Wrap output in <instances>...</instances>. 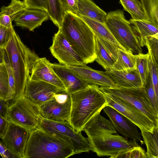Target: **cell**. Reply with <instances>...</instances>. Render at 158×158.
I'll list each match as a JSON object with an SVG mask.
<instances>
[{"label": "cell", "mask_w": 158, "mask_h": 158, "mask_svg": "<svg viewBox=\"0 0 158 158\" xmlns=\"http://www.w3.org/2000/svg\"><path fill=\"white\" fill-rule=\"evenodd\" d=\"M71 109L68 123L76 131H81L86 124L107 106L99 86L89 84L85 88L70 94Z\"/></svg>", "instance_id": "obj_1"}, {"label": "cell", "mask_w": 158, "mask_h": 158, "mask_svg": "<svg viewBox=\"0 0 158 158\" xmlns=\"http://www.w3.org/2000/svg\"><path fill=\"white\" fill-rule=\"evenodd\" d=\"M4 48L8 57L14 76L15 99L24 94L33 64L39 57L22 41L12 24L9 40Z\"/></svg>", "instance_id": "obj_2"}, {"label": "cell", "mask_w": 158, "mask_h": 158, "mask_svg": "<svg viewBox=\"0 0 158 158\" xmlns=\"http://www.w3.org/2000/svg\"><path fill=\"white\" fill-rule=\"evenodd\" d=\"M60 27L68 41L85 64L95 60V35L81 17L70 12H65Z\"/></svg>", "instance_id": "obj_3"}, {"label": "cell", "mask_w": 158, "mask_h": 158, "mask_svg": "<svg viewBox=\"0 0 158 158\" xmlns=\"http://www.w3.org/2000/svg\"><path fill=\"white\" fill-rule=\"evenodd\" d=\"M74 154L66 142L37 128L30 132L24 158H66Z\"/></svg>", "instance_id": "obj_4"}, {"label": "cell", "mask_w": 158, "mask_h": 158, "mask_svg": "<svg viewBox=\"0 0 158 158\" xmlns=\"http://www.w3.org/2000/svg\"><path fill=\"white\" fill-rule=\"evenodd\" d=\"M105 24L115 39L125 51L134 55L142 50L129 20L123 10L118 9L107 13Z\"/></svg>", "instance_id": "obj_5"}, {"label": "cell", "mask_w": 158, "mask_h": 158, "mask_svg": "<svg viewBox=\"0 0 158 158\" xmlns=\"http://www.w3.org/2000/svg\"><path fill=\"white\" fill-rule=\"evenodd\" d=\"M38 128L66 142L73 149L75 154L90 151L87 138L81 131L74 130L67 121H56L40 116Z\"/></svg>", "instance_id": "obj_6"}, {"label": "cell", "mask_w": 158, "mask_h": 158, "mask_svg": "<svg viewBox=\"0 0 158 158\" xmlns=\"http://www.w3.org/2000/svg\"><path fill=\"white\" fill-rule=\"evenodd\" d=\"M9 105L7 119L28 130L37 129L41 116L39 106L23 95L13 99Z\"/></svg>", "instance_id": "obj_7"}, {"label": "cell", "mask_w": 158, "mask_h": 158, "mask_svg": "<svg viewBox=\"0 0 158 158\" xmlns=\"http://www.w3.org/2000/svg\"><path fill=\"white\" fill-rule=\"evenodd\" d=\"M101 91L121 98L139 110L158 127V114L155 111L143 87H100Z\"/></svg>", "instance_id": "obj_8"}, {"label": "cell", "mask_w": 158, "mask_h": 158, "mask_svg": "<svg viewBox=\"0 0 158 158\" xmlns=\"http://www.w3.org/2000/svg\"><path fill=\"white\" fill-rule=\"evenodd\" d=\"M90 150L98 156H110L115 158L117 155L132 148L138 146L137 142L118 135L106 134L98 137L87 138Z\"/></svg>", "instance_id": "obj_9"}, {"label": "cell", "mask_w": 158, "mask_h": 158, "mask_svg": "<svg viewBox=\"0 0 158 158\" xmlns=\"http://www.w3.org/2000/svg\"><path fill=\"white\" fill-rule=\"evenodd\" d=\"M101 91L107 102V106L111 107L125 116L139 127L140 130L153 132L156 126L146 116L121 98L109 93Z\"/></svg>", "instance_id": "obj_10"}, {"label": "cell", "mask_w": 158, "mask_h": 158, "mask_svg": "<svg viewBox=\"0 0 158 158\" xmlns=\"http://www.w3.org/2000/svg\"><path fill=\"white\" fill-rule=\"evenodd\" d=\"M39 107L43 117L53 121L68 122L71 109L70 94L66 91H61Z\"/></svg>", "instance_id": "obj_11"}, {"label": "cell", "mask_w": 158, "mask_h": 158, "mask_svg": "<svg viewBox=\"0 0 158 158\" xmlns=\"http://www.w3.org/2000/svg\"><path fill=\"white\" fill-rule=\"evenodd\" d=\"M53 37L50 50L60 64L66 66L85 64L82 58L76 52L68 40L61 27Z\"/></svg>", "instance_id": "obj_12"}, {"label": "cell", "mask_w": 158, "mask_h": 158, "mask_svg": "<svg viewBox=\"0 0 158 158\" xmlns=\"http://www.w3.org/2000/svg\"><path fill=\"white\" fill-rule=\"evenodd\" d=\"M30 132L22 126L8 121L7 129L1 139L15 158H24Z\"/></svg>", "instance_id": "obj_13"}, {"label": "cell", "mask_w": 158, "mask_h": 158, "mask_svg": "<svg viewBox=\"0 0 158 158\" xmlns=\"http://www.w3.org/2000/svg\"><path fill=\"white\" fill-rule=\"evenodd\" d=\"M57 87L42 81L29 78L27 83L23 95L38 106L53 98L61 91Z\"/></svg>", "instance_id": "obj_14"}, {"label": "cell", "mask_w": 158, "mask_h": 158, "mask_svg": "<svg viewBox=\"0 0 158 158\" xmlns=\"http://www.w3.org/2000/svg\"><path fill=\"white\" fill-rule=\"evenodd\" d=\"M117 131L126 138L143 143L137 126L114 108L106 106L103 109Z\"/></svg>", "instance_id": "obj_15"}, {"label": "cell", "mask_w": 158, "mask_h": 158, "mask_svg": "<svg viewBox=\"0 0 158 158\" xmlns=\"http://www.w3.org/2000/svg\"><path fill=\"white\" fill-rule=\"evenodd\" d=\"M45 57H38L33 64L29 78L52 84L62 91L66 90L64 85L50 66Z\"/></svg>", "instance_id": "obj_16"}, {"label": "cell", "mask_w": 158, "mask_h": 158, "mask_svg": "<svg viewBox=\"0 0 158 158\" xmlns=\"http://www.w3.org/2000/svg\"><path fill=\"white\" fill-rule=\"evenodd\" d=\"M50 66L70 94L85 88L89 85L67 66L50 63Z\"/></svg>", "instance_id": "obj_17"}, {"label": "cell", "mask_w": 158, "mask_h": 158, "mask_svg": "<svg viewBox=\"0 0 158 158\" xmlns=\"http://www.w3.org/2000/svg\"><path fill=\"white\" fill-rule=\"evenodd\" d=\"M67 66L89 84L106 87L116 86L105 72L94 69L86 64L81 66Z\"/></svg>", "instance_id": "obj_18"}, {"label": "cell", "mask_w": 158, "mask_h": 158, "mask_svg": "<svg viewBox=\"0 0 158 158\" xmlns=\"http://www.w3.org/2000/svg\"><path fill=\"white\" fill-rule=\"evenodd\" d=\"M49 18L48 13L45 11L27 8L14 21L16 26L33 31Z\"/></svg>", "instance_id": "obj_19"}, {"label": "cell", "mask_w": 158, "mask_h": 158, "mask_svg": "<svg viewBox=\"0 0 158 158\" xmlns=\"http://www.w3.org/2000/svg\"><path fill=\"white\" fill-rule=\"evenodd\" d=\"M105 72L116 86L123 87H142V81L136 69L131 70H118L112 68L106 70Z\"/></svg>", "instance_id": "obj_20"}, {"label": "cell", "mask_w": 158, "mask_h": 158, "mask_svg": "<svg viewBox=\"0 0 158 158\" xmlns=\"http://www.w3.org/2000/svg\"><path fill=\"white\" fill-rule=\"evenodd\" d=\"M83 131L86 133L87 138L117 133L111 121L102 116L100 113L97 114L89 120L85 126Z\"/></svg>", "instance_id": "obj_21"}, {"label": "cell", "mask_w": 158, "mask_h": 158, "mask_svg": "<svg viewBox=\"0 0 158 158\" xmlns=\"http://www.w3.org/2000/svg\"><path fill=\"white\" fill-rule=\"evenodd\" d=\"M27 8L23 0H11L7 6H3L0 9V24L7 28L10 27L12 22Z\"/></svg>", "instance_id": "obj_22"}, {"label": "cell", "mask_w": 158, "mask_h": 158, "mask_svg": "<svg viewBox=\"0 0 158 158\" xmlns=\"http://www.w3.org/2000/svg\"><path fill=\"white\" fill-rule=\"evenodd\" d=\"M129 21L141 47L145 45L147 37L158 34V26L148 21L132 19Z\"/></svg>", "instance_id": "obj_23"}, {"label": "cell", "mask_w": 158, "mask_h": 158, "mask_svg": "<svg viewBox=\"0 0 158 158\" xmlns=\"http://www.w3.org/2000/svg\"><path fill=\"white\" fill-rule=\"evenodd\" d=\"M78 13L105 24L107 13L92 0H78Z\"/></svg>", "instance_id": "obj_24"}, {"label": "cell", "mask_w": 158, "mask_h": 158, "mask_svg": "<svg viewBox=\"0 0 158 158\" xmlns=\"http://www.w3.org/2000/svg\"><path fill=\"white\" fill-rule=\"evenodd\" d=\"M79 16L89 26L95 35L99 38H103L112 42L125 51L115 39L105 24L82 15Z\"/></svg>", "instance_id": "obj_25"}, {"label": "cell", "mask_w": 158, "mask_h": 158, "mask_svg": "<svg viewBox=\"0 0 158 158\" xmlns=\"http://www.w3.org/2000/svg\"><path fill=\"white\" fill-rule=\"evenodd\" d=\"M95 60L106 70L112 68L115 60L111 53L95 35Z\"/></svg>", "instance_id": "obj_26"}, {"label": "cell", "mask_w": 158, "mask_h": 158, "mask_svg": "<svg viewBox=\"0 0 158 158\" xmlns=\"http://www.w3.org/2000/svg\"><path fill=\"white\" fill-rule=\"evenodd\" d=\"M112 69L118 70H131L136 69L135 55L118 48L117 58Z\"/></svg>", "instance_id": "obj_27"}, {"label": "cell", "mask_w": 158, "mask_h": 158, "mask_svg": "<svg viewBox=\"0 0 158 158\" xmlns=\"http://www.w3.org/2000/svg\"><path fill=\"white\" fill-rule=\"evenodd\" d=\"M141 134L146 144L148 158H158V127L155 126L152 132L141 130Z\"/></svg>", "instance_id": "obj_28"}, {"label": "cell", "mask_w": 158, "mask_h": 158, "mask_svg": "<svg viewBox=\"0 0 158 158\" xmlns=\"http://www.w3.org/2000/svg\"><path fill=\"white\" fill-rule=\"evenodd\" d=\"M119 3L124 10L130 14L132 19L148 21L139 0H119Z\"/></svg>", "instance_id": "obj_29"}, {"label": "cell", "mask_w": 158, "mask_h": 158, "mask_svg": "<svg viewBox=\"0 0 158 158\" xmlns=\"http://www.w3.org/2000/svg\"><path fill=\"white\" fill-rule=\"evenodd\" d=\"M50 19L58 28L60 27L64 13L60 0H48Z\"/></svg>", "instance_id": "obj_30"}, {"label": "cell", "mask_w": 158, "mask_h": 158, "mask_svg": "<svg viewBox=\"0 0 158 158\" xmlns=\"http://www.w3.org/2000/svg\"><path fill=\"white\" fill-rule=\"evenodd\" d=\"M148 21L158 26V0H140Z\"/></svg>", "instance_id": "obj_31"}, {"label": "cell", "mask_w": 158, "mask_h": 158, "mask_svg": "<svg viewBox=\"0 0 158 158\" xmlns=\"http://www.w3.org/2000/svg\"><path fill=\"white\" fill-rule=\"evenodd\" d=\"M136 68L139 74L142 83V87L145 84L149 73V55L148 53H139L135 55Z\"/></svg>", "instance_id": "obj_32"}, {"label": "cell", "mask_w": 158, "mask_h": 158, "mask_svg": "<svg viewBox=\"0 0 158 158\" xmlns=\"http://www.w3.org/2000/svg\"><path fill=\"white\" fill-rule=\"evenodd\" d=\"M3 60L6 67L8 75V89L6 100L9 101L14 98L15 81L10 62L7 54L4 48Z\"/></svg>", "instance_id": "obj_33"}, {"label": "cell", "mask_w": 158, "mask_h": 158, "mask_svg": "<svg viewBox=\"0 0 158 158\" xmlns=\"http://www.w3.org/2000/svg\"><path fill=\"white\" fill-rule=\"evenodd\" d=\"M145 41L150 57L158 67V34L147 37Z\"/></svg>", "instance_id": "obj_34"}, {"label": "cell", "mask_w": 158, "mask_h": 158, "mask_svg": "<svg viewBox=\"0 0 158 158\" xmlns=\"http://www.w3.org/2000/svg\"><path fill=\"white\" fill-rule=\"evenodd\" d=\"M143 87L152 108L155 112L158 114V99L156 96L149 72Z\"/></svg>", "instance_id": "obj_35"}, {"label": "cell", "mask_w": 158, "mask_h": 158, "mask_svg": "<svg viewBox=\"0 0 158 158\" xmlns=\"http://www.w3.org/2000/svg\"><path fill=\"white\" fill-rule=\"evenodd\" d=\"M8 89V75L5 64H0V96L6 100Z\"/></svg>", "instance_id": "obj_36"}, {"label": "cell", "mask_w": 158, "mask_h": 158, "mask_svg": "<svg viewBox=\"0 0 158 158\" xmlns=\"http://www.w3.org/2000/svg\"><path fill=\"white\" fill-rule=\"evenodd\" d=\"M116 158H147V156L144 150L138 145L117 155Z\"/></svg>", "instance_id": "obj_37"}, {"label": "cell", "mask_w": 158, "mask_h": 158, "mask_svg": "<svg viewBox=\"0 0 158 158\" xmlns=\"http://www.w3.org/2000/svg\"><path fill=\"white\" fill-rule=\"evenodd\" d=\"M149 69L156 98L158 99V67L150 57Z\"/></svg>", "instance_id": "obj_38"}, {"label": "cell", "mask_w": 158, "mask_h": 158, "mask_svg": "<svg viewBox=\"0 0 158 158\" xmlns=\"http://www.w3.org/2000/svg\"><path fill=\"white\" fill-rule=\"evenodd\" d=\"M27 9H38L48 13V0H26Z\"/></svg>", "instance_id": "obj_39"}, {"label": "cell", "mask_w": 158, "mask_h": 158, "mask_svg": "<svg viewBox=\"0 0 158 158\" xmlns=\"http://www.w3.org/2000/svg\"><path fill=\"white\" fill-rule=\"evenodd\" d=\"M64 13L69 11L76 15L78 13V0H60Z\"/></svg>", "instance_id": "obj_40"}, {"label": "cell", "mask_w": 158, "mask_h": 158, "mask_svg": "<svg viewBox=\"0 0 158 158\" xmlns=\"http://www.w3.org/2000/svg\"><path fill=\"white\" fill-rule=\"evenodd\" d=\"M10 27L7 28L0 24V47L4 48L7 44L10 35Z\"/></svg>", "instance_id": "obj_41"}, {"label": "cell", "mask_w": 158, "mask_h": 158, "mask_svg": "<svg viewBox=\"0 0 158 158\" xmlns=\"http://www.w3.org/2000/svg\"><path fill=\"white\" fill-rule=\"evenodd\" d=\"M9 101L0 96V115L7 119V114L9 106Z\"/></svg>", "instance_id": "obj_42"}, {"label": "cell", "mask_w": 158, "mask_h": 158, "mask_svg": "<svg viewBox=\"0 0 158 158\" xmlns=\"http://www.w3.org/2000/svg\"><path fill=\"white\" fill-rule=\"evenodd\" d=\"M0 155L3 158H15L2 141L0 140Z\"/></svg>", "instance_id": "obj_43"}, {"label": "cell", "mask_w": 158, "mask_h": 158, "mask_svg": "<svg viewBox=\"0 0 158 158\" xmlns=\"http://www.w3.org/2000/svg\"><path fill=\"white\" fill-rule=\"evenodd\" d=\"M8 124V120L0 115V139H1L5 133Z\"/></svg>", "instance_id": "obj_44"}, {"label": "cell", "mask_w": 158, "mask_h": 158, "mask_svg": "<svg viewBox=\"0 0 158 158\" xmlns=\"http://www.w3.org/2000/svg\"><path fill=\"white\" fill-rule=\"evenodd\" d=\"M4 48L0 47V64L3 62Z\"/></svg>", "instance_id": "obj_45"}, {"label": "cell", "mask_w": 158, "mask_h": 158, "mask_svg": "<svg viewBox=\"0 0 158 158\" xmlns=\"http://www.w3.org/2000/svg\"><path fill=\"white\" fill-rule=\"evenodd\" d=\"M24 1H25L26 0H23Z\"/></svg>", "instance_id": "obj_46"}, {"label": "cell", "mask_w": 158, "mask_h": 158, "mask_svg": "<svg viewBox=\"0 0 158 158\" xmlns=\"http://www.w3.org/2000/svg\"></svg>", "instance_id": "obj_47"}]
</instances>
